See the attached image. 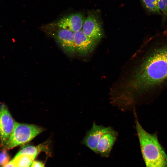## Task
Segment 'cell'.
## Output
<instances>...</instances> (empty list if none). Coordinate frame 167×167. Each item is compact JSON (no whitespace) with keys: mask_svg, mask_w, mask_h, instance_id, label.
<instances>
[{"mask_svg":"<svg viewBox=\"0 0 167 167\" xmlns=\"http://www.w3.org/2000/svg\"><path fill=\"white\" fill-rule=\"evenodd\" d=\"M163 34L166 36H167V28L164 32Z\"/></svg>","mask_w":167,"mask_h":167,"instance_id":"18","label":"cell"},{"mask_svg":"<svg viewBox=\"0 0 167 167\" xmlns=\"http://www.w3.org/2000/svg\"><path fill=\"white\" fill-rule=\"evenodd\" d=\"M10 157L7 150H2L0 152V167H3L8 164Z\"/></svg>","mask_w":167,"mask_h":167,"instance_id":"15","label":"cell"},{"mask_svg":"<svg viewBox=\"0 0 167 167\" xmlns=\"http://www.w3.org/2000/svg\"><path fill=\"white\" fill-rule=\"evenodd\" d=\"M39 126L15 122L14 129L4 150H7L26 143L43 132Z\"/></svg>","mask_w":167,"mask_h":167,"instance_id":"3","label":"cell"},{"mask_svg":"<svg viewBox=\"0 0 167 167\" xmlns=\"http://www.w3.org/2000/svg\"><path fill=\"white\" fill-rule=\"evenodd\" d=\"M143 6L150 14L158 15L162 16L158 4L157 0H140Z\"/></svg>","mask_w":167,"mask_h":167,"instance_id":"13","label":"cell"},{"mask_svg":"<svg viewBox=\"0 0 167 167\" xmlns=\"http://www.w3.org/2000/svg\"><path fill=\"white\" fill-rule=\"evenodd\" d=\"M159 8L162 13L163 21L167 18V0H157Z\"/></svg>","mask_w":167,"mask_h":167,"instance_id":"14","label":"cell"},{"mask_svg":"<svg viewBox=\"0 0 167 167\" xmlns=\"http://www.w3.org/2000/svg\"><path fill=\"white\" fill-rule=\"evenodd\" d=\"M47 147L46 143L37 146L30 145L25 146L23 147L15 156L26 154L36 157L39 152L42 151H46L48 150Z\"/></svg>","mask_w":167,"mask_h":167,"instance_id":"11","label":"cell"},{"mask_svg":"<svg viewBox=\"0 0 167 167\" xmlns=\"http://www.w3.org/2000/svg\"><path fill=\"white\" fill-rule=\"evenodd\" d=\"M3 167H16L14 163L12 160Z\"/></svg>","mask_w":167,"mask_h":167,"instance_id":"17","label":"cell"},{"mask_svg":"<svg viewBox=\"0 0 167 167\" xmlns=\"http://www.w3.org/2000/svg\"><path fill=\"white\" fill-rule=\"evenodd\" d=\"M35 157L33 156L21 154L15 156L11 160L16 167H29Z\"/></svg>","mask_w":167,"mask_h":167,"instance_id":"12","label":"cell"},{"mask_svg":"<svg viewBox=\"0 0 167 167\" xmlns=\"http://www.w3.org/2000/svg\"><path fill=\"white\" fill-rule=\"evenodd\" d=\"M85 20L84 17L82 14L80 13L73 14L60 19L57 22V26L60 28L75 32L81 30Z\"/></svg>","mask_w":167,"mask_h":167,"instance_id":"8","label":"cell"},{"mask_svg":"<svg viewBox=\"0 0 167 167\" xmlns=\"http://www.w3.org/2000/svg\"><path fill=\"white\" fill-rule=\"evenodd\" d=\"M113 130L110 126L105 127L93 122L91 128L87 131L81 143L96 153L97 145L101 138Z\"/></svg>","mask_w":167,"mask_h":167,"instance_id":"5","label":"cell"},{"mask_svg":"<svg viewBox=\"0 0 167 167\" xmlns=\"http://www.w3.org/2000/svg\"><path fill=\"white\" fill-rule=\"evenodd\" d=\"M53 36L63 51L67 54L73 55L75 50L74 32L60 28L53 34Z\"/></svg>","mask_w":167,"mask_h":167,"instance_id":"7","label":"cell"},{"mask_svg":"<svg viewBox=\"0 0 167 167\" xmlns=\"http://www.w3.org/2000/svg\"><path fill=\"white\" fill-rule=\"evenodd\" d=\"M134 113L135 128L146 167H167V155L158 141L157 133L151 134L146 131Z\"/></svg>","mask_w":167,"mask_h":167,"instance_id":"2","label":"cell"},{"mask_svg":"<svg viewBox=\"0 0 167 167\" xmlns=\"http://www.w3.org/2000/svg\"><path fill=\"white\" fill-rule=\"evenodd\" d=\"M143 53L127 83L116 93L126 106L148 102L167 87V36L163 33L148 39Z\"/></svg>","mask_w":167,"mask_h":167,"instance_id":"1","label":"cell"},{"mask_svg":"<svg viewBox=\"0 0 167 167\" xmlns=\"http://www.w3.org/2000/svg\"><path fill=\"white\" fill-rule=\"evenodd\" d=\"M15 122L6 105H0V150H4L14 129Z\"/></svg>","mask_w":167,"mask_h":167,"instance_id":"4","label":"cell"},{"mask_svg":"<svg viewBox=\"0 0 167 167\" xmlns=\"http://www.w3.org/2000/svg\"><path fill=\"white\" fill-rule=\"evenodd\" d=\"M31 167H45V165L42 162L38 161H35L32 162Z\"/></svg>","mask_w":167,"mask_h":167,"instance_id":"16","label":"cell"},{"mask_svg":"<svg viewBox=\"0 0 167 167\" xmlns=\"http://www.w3.org/2000/svg\"><path fill=\"white\" fill-rule=\"evenodd\" d=\"M118 136V132L114 129L105 134L98 143L96 153L102 157H108Z\"/></svg>","mask_w":167,"mask_h":167,"instance_id":"9","label":"cell"},{"mask_svg":"<svg viewBox=\"0 0 167 167\" xmlns=\"http://www.w3.org/2000/svg\"><path fill=\"white\" fill-rule=\"evenodd\" d=\"M75 51L81 55H86L92 51L96 41L86 36L81 30L74 32Z\"/></svg>","mask_w":167,"mask_h":167,"instance_id":"10","label":"cell"},{"mask_svg":"<svg viewBox=\"0 0 167 167\" xmlns=\"http://www.w3.org/2000/svg\"><path fill=\"white\" fill-rule=\"evenodd\" d=\"M82 28L86 36L96 42L103 37V31L101 23L97 15L94 13L88 14Z\"/></svg>","mask_w":167,"mask_h":167,"instance_id":"6","label":"cell"}]
</instances>
